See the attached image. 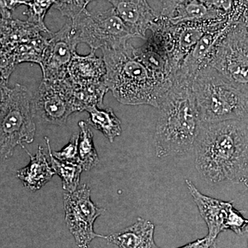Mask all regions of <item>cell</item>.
Instances as JSON below:
<instances>
[{"label":"cell","instance_id":"1","mask_svg":"<svg viewBox=\"0 0 248 248\" xmlns=\"http://www.w3.org/2000/svg\"><path fill=\"white\" fill-rule=\"evenodd\" d=\"M194 148L196 168L208 184L229 181L248 189V122L203 124Z\"/></svg>","mask_w":248,"mask_h":248},{"label":"cell","instance_id":"2","mask_svg":"<svg viewBox=\"0 0 248 248\" xmlns=\"http://www.w3.org/2000/svg\"><path fill=\"white\" fill-rule=\"evenodd\" d=\"M107 68V85L125 105H150L159 108L174 77L155 69L130 44L102 50Z\"/></svg>","mask_w":248,"mask_h":248},{"label":"cell","instance_id":"3","mask_svg":"<svg viewBox=\"0 0 248 248\" xmlns=\"http://www.w3.org/2000/svg\"><path fill=\"white\" fill-rule=\"evenodd\" d=\"M192 81V78L177 72L160 105L154 140L158 157L185 154L195 148L203 123Z\"/></svg>","mask_w":248,"mask_h":248},{"label":"cell","instance_id":"4","mask_svg":"<svg viewBox=\"0 0 248 248\" xmlns=\"http://www.w3.org/2000/svg\"><path fill=\"white\" fill-rule=\"evenodd\" d=\"M192 90L203 124L227 121L248 122V94L210 66L197 72Z\"/></svg>","mask_w":248,"mask_h":248},{"label":"cell","instance_id":"5","mask_svg":"<svg viewBox=\"0 0 248 248\" xmlns=\"http://www.w3.org/2000/svg\"><path fill=\"white\" fill-rule=\"evenodd\" d=\"M0 105V155L9 159L17 146L31 143L36 126L32 110V95L26 86L16 84L13 88L1 80Z\"/></svg>","mask_w":248,"mask_h":248},{"label":"cell","instance_id":"6","mask_svg":"<svg viewBox=\"0 0 248 248\" xmlns=\"http://www.w3.org/2000/svg\"><path fill=\"white\" fill-rule=\"evenodd\" d=\"M69 20L77 43L86 44L93 51L120 48L136 37L113 7L93 13L86 9Z\"/></svg>","mask_w":248,"mask_h":248},{"label":"cell","instance_id":"7","mask_svg":"<svg viewBox=\"0 0 248 248\" xmlns=\"http://www.w3.org/2000/svg\"><path fill=\"white\" fill-rule=\"evenodd\" d=\"M208 65L248 94V31L244 24L231 26L214 50Z\"/></svg>","mask_w":248,"mask_h":248},{"label":"cell","instance_id":"8","mask_svg":"<svg viewBox=\"0 0 248 248\" xmlns=\"http://www.w3.org/2000/svg\"><path fill=\"white\" fill-rule=\"evenodd\" d=\"M34 118L46 124L62 125L71 114L78 112L71 83L63 79H42L32 95Z\"/></svg>","mask_w":248,"mask_h":248},{"label":"cell","instance_id":"9","mask_svg":"<svg viewBox=\"0 0 248 248\" xmlns=\"http://www.w3.org/2000/svg\"><path fill=\"white\" fill-rule=\"evenodd\" d=\"M63 209L66 226L79 248H88L95 238L104 237L94 232V223L106 210L93 203L91 189L86 184L75 192L64 194Z\"/></svg>","mask_w":248,"mask_h":248},{"label":"cell","instance_id":"10","mask_svg":"<svg viewBox=\"0 0 248 248\" xmlns=\"http://www.w3.org/2000/svg\"><path fill=\"white\" fill-rule=\"evenodd\" d=\"M78 44L73 38L70 20L55 33L50 35L48 45L40 64L43 79H63L77 53Z\"/></svg>","mask_w":248,"mask_h":248},{"label":"cell","instance_id":"11","mask_svg":"<svg viewBox=\"0 0 248 248\" xmlns=\"http://www.w3.org/2000/svg\"><path fill=\"white\" fill-rule=\"evenodd\" d=\"M186 184L199 209L201 216L206 223L208 228L207 236L213 246L218 235L221 232L228 230L227 226L230 217L234 210V205L232 202H224L203 195L188 179H186Z\"/></svg>","mask_w":248,"mask_h":248},{"label":"cell","instance_id":"12","mask_svg":"<svg viewBox=\"0 0 248 248\" xmlns=\"http://www.w3.org/2000/svg\"><path fill=\"white\" fill-rule=\"evenodd\" d=\"M107 76L104 58L91 50L86 55L76 54L68 67L66 78L73 88L85 89L107 86Z\"/></svg>","mask_w":248,"mask_h":248},{"label":"cell","instance_id":"13","mask_svg":"<svg viewBox=\"0 0 248 248\" xmlns=\"http://www.w3.org/2000/svg\"><path fill=\"white\" fill-rule=\"evenodd\" d=\"M49 38L43 35L34 40L1 48V80L9 81L16 66L23 62L40 66L48 45Z\"/></svg>","mask_w":248,"mask_h":248},{"label":"cell","instance_id":"14","mask_svg":"<svg viewBox=\"0 0 248 248\" xmlns=\"http://www.w3.org/2000/svg\"><path fill=\"white\" fill-rule=\"evenodd\" d=\"M135 37L146 40L147 31L151 30L159 16L147 0H107Z\"/></svg>","mask_w":248,"mask_h":248},{"label":"cell","instance_id":"15","mask_svg":"<svg viewBox=\"0 0 248 248\" xmlns=\"http://www.w3.org/2000/svg\"><path fill=\"white\" fill-rule=\"evenodd\" d=\"M231 26L206 32L186 57L177 72L194 79L201 68L208 66L214 50Z\"/></svg>","mask_w":248,"mask_h":248},{"label":"cell","instance_id":"16","mask_svg":"<svg viewBox=\"0 0 248 248\" xmlns=\"http://www.w3.org/2000/svg\"><path fill=\"white\" fill-rule=\"evenodd\" d=\"M155 225L149 220L138 218L131 226L104 236L103 239L119 248H159L154 240Z\"/></svg>","mask_w":248,"mask_h":248},{"label":"cell","instance_id":"17","mask_svg":"<svg viewBox=\"0 0 248 248\" xmlns=\"http://www.w3.org/2000/svg\"><path fill=\"white\" fill-rule=\"evenodd\" d=\"M24 148L30 156V162L26 167L18 170L16 177L27 189L36 192L51 180L55 172L47 160L43 147L39 146L35 155Z\"/></svg>","mask_w":248,"mask_h":248},{"label":"cell","instance_id":"18","mask_svg":"<svg viewBox=\"0 0 248 248\" xmlns=\"http://www.w3.org/2000/svg\"><path fill=\"white\" fill-rule=\"evenodd\" d=\"M223 19H228V18L223 13L209 6L203 0H187L178 6L172 16L168 19L171 24L175 25L181 23L205 22Z\"/></svg>","mask_w":248,"mask_h":248},{"label":"cell","instance_id":"19","mask_svg":"<svg viewBox=\"0 0 248 248\" xmlns=\"http://www.w3.org/2000/svg\"><path fill=\"white\" fill-rule=\"evenodd\" d=\"M42 32L52 34L27 20L1 19V48L34 40L42 36Z\"/></svg>","mask_w":248,"mask_h":248},{"label":"cell","instance_id":"20","mask_svg":"<svg viewBox=\"0 0 248 248\" xmlns=\"http://www.w3.org/2000/svg\"><path fill=\"white\" fill-rule=\"evenodd\" d=\"M89 114L87 123L101 132L110 143L122 134V123L110 108L99 109L94 107L86 111Z\"/></svg>","mask_w":248,"mask_h":248},{"label":"cell","instance_id":"21","mask_svg":"<svg viewBox=\"0 0 248 248\" xmlns=\"http://www.w3.org/2000/svg\"><path fill=\"white\" fill-rule=\"evenodd\" d=\"M45 140L48 148L50 164L55 174H58L59 177L61 178L63 190L68 192H75L79 186L81 174L84 170L82 166L79 164L56 159L52 153L53 151L48 138L45 137Z\"/></svg>","mask_w":248,"mask_h":248},{"label":"cell","instance_id":"22","mask_svg":"<svg viewBox=\"0 0 248 248\" xmlns=\"http://www.w3.org/2000/svg\"><path fill=\"white\" fill-rule=\"evenodd\" d=\"M78 125L80 129L78 143L79 164L84 171H89L99 164V156L94 147L93 134L89 124L84 121H80Z\"/></svg>","mask_w":248,"mask_h":248},{"label":"cell","instance_id":"23","mask_svg":"<svg viewBox=\"0 0 248 248\" xmlns=\"http://www.w3.org/2000/svg\"><path fill=\"white\" fill-rule=\"evenodd\" d=\"M55 0H31L27 5V9L24 15L27 16V21L39 26L47 32H50L45 23L46 15L52 6H54Z\"/></svg>","mask_w":248,"mask_h":248},{"label":"cell","instance_id":"24","mask_svg":"<svg viewBox=\"0 0 248 248\" xmlns=\"http://www.w3.org/2000/svg\"><path fill=\"white\" fill-rule=\"evenodd\" d=\"M89 3V0H55L54 7L72 20L87 9Z\"/></svg>","mask_w":248,"mask_h":248},{"label":"cell","instance_id":"25","mask_svg":"<svg viewBox=\"0 0 248 248\" xmlns=\"http://www.w3.org/2000/svg\"><path fill=\"white\" fill-rule=\"evenodd\" d=\"M78 143H79V135H73L68 144L63 147L61 151H52L53 156L56 159L61 161L79 164Z\"/></svg>","mask_w":248,"mask_h":248},{"label":"cell","instance_id":"26","mask_svg":"<svg viewBox=\"0 0 248 248\" xmlns=\"http://www.w3.org/2000/svg\"><path fill=\"white\" fill-rule=\"evenodd\" d=\"M1 3V19L12 18L13 12L19 6H27V0H0Z\"/></svg>","mask_w":248,"mask_h":248},{"label":"cell","instance_id":"27","mask_svg":"<svg viewBox=\"0 0 248 248\" xmlns=\"http://www.w3.org/2000/svg\"><path fill=\"white\" fill-rule=\"evenodd\" d=\"M211 246H213V244L210 242L208 236H206L203 239L197 240L178 248H210Z\"/></svg>","mask_w":248,"mask_h":248},{"label":"cell","instance_id":"28","mask_svg":"<svg viewBox=\"0 0 248 248\" xmlns=\"http://www.w3.org/2000/svg\"><path fill=\"white\" fill-rule=\"evenodd\" d=\"M244 233H248V220L247 225H246V228L244 229Z\"/></svg>","mask_w":248,"mask_h":248},{"label":"cell","instance_id":"29","mask_svg":"<svg viewBox=\"0 0 248 248\" xmlns=\"http://www.w3.org/2000/svg\"><path fill=\"white\" fill-rule=\"evenodd\" d=\"M245 25H246V29H247V30L248 31V19L246 21V22L244 23Z\"/></svg>","mask_w":248,"mask_h":248},{"label":"cell","instance_id":"30","mask_svg":"<svg viewBox=\"0 0 248 248\" xmlns=\"http://www.w3.org/2000/svg\"><path fill=\"white\" fill-rule=\"evenodd\" d=\"M27 1H31V0H27Z\"/></svg>","mask_w":248,"mask_h":248},{"label":"cell","instance_id":"31","mask_svg":"<svg viewBox=\"0 0 248 248\" xmlns=\"http://www.w3.org/2000/svg\"></svg>","mask_w":248,"mask_h":248}]
</instances>
